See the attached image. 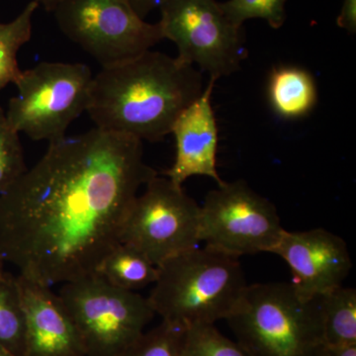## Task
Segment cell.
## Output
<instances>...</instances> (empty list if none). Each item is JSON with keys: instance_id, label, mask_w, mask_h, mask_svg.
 Wrapping results in <instances>:
<instances>
[{"instance_id": "obj_11", "label": "cell", "mask_w": 356, "mask_h": 356, "mask_svg": "<svg viewBox=\"0 0 356 356\" xmlns=\"http://www.w3.org/2000/svg\"><path fill=\"white\" fill-rule=\"evenodd\" d=\"M271 254L282 257L292 273V287L305 300L343 285L353 269L348 245L341 236L318 228L285 229Z\"/></svg>"}, {"instance_id": "obj_23", "label": "cell", "mask_w": 356, "mask_h": 356, "mask_svg": "<svg viewBox=\"0 0 356 356\" xmlns=\"http://www.w3.org/2000/svg\"><path fill=\"white\" fill-rule=\"evenodd\" d=\"M337 24L350 34H355L356 31V0H343L341 13L337 19Z\"/></svg>"}, {"instance_id": "obj_13", "label": "cell", "mask_w": 356, "mask_h": 356, "mask_svg": "<svg viewBox=\"0 0 356 356\" xmlns=\"http://www.w3.org/2000/svg\"><path fill=\"white\" fill-rule=\"evenodd\" d=\"M26 318L24 356H86L83 343L58 294L17 275Z\"/></svg>"}, {"instance_id": "obj_12", "label": "cell", "mask_w": 356, "mask_h": 356, "mask_svg": "<svg viewBox=\"0 0 356 356\" xmlns=\"http://www.w3.org/2000/svg\"><path fill=\"white\" fill-rule=\"evenodd\" d=\"M215 83L216 81L210 79L201 95L173 124L170 134L175 139V159L165 175L178 186L196 175L212 178L218 185L225 182L217 170L219 135L211 99Z\"/></svg>"}, {"instance_id": "obj_7", "label": "cell", "mask_w": 356, "mask_h": 356, "mask_svg": "<svg viewBox=\"0 0 356 356\" xmlns=\"http://www.w3.org/2000/svg\"><path fill=\"white\" fill-rule=\"evenodd\" d=\"M163 39L177 44V58L197 65L210 79L228 76L248 57L243 27L234 25L215 0H163L159 6Z\"/></svg>"}, {"instance_id": "obj_5", "label": "cell", "mask_w": 356, "mask_h": 356, "mask_svg": "<svg viewBox=\"0 0 356 356\" xmlns=\"http://www.w3.org/2000/svg\"><path fill=\"white\" fill-rule=\"evenodd\" d=\"M86 356H119L144 334L156 314L147 298L93 273L62 284L58 293Z\"/></svg>"}, {"instance_id": "obj_28", "label": "cell", "mask_w": 356, "mask_h": 356, "mask_svg": "<svg viewBox=\"0 0 356 356\" xmlns=\"http://www.w3.org/2000/svg\"><path fill=\"white\" fill-rule=\"evenodd\" d=\"M3 264L4 261H2L1 257H0V273H3Z\"/></svg>"}, {"instance_id": "obj_16", "label": "cell", "mask_w": 356, "mask_h": 356, "mask_svg": "<svg viewBox=\"0 0 356 356\" xmlns=\"http://www.w3.org/2000/svg\"><path fill=\"white\" fill-rule=\"evenodd\" d=\"M96 273L114 286L136 291L156 282L158 267L137 248L120 243L103 259Z\"/></svg>"}, {"instance_id": "obj_20", "label": "cell", "mask_w": 356, "mask_h": 356, "mask_svg": "<svg viewBox=\"0 0 356 356\" xmlns=\"http://www.w3.org/2000/svg\"><path fill=\"white\" fill-rule=\"evenodd\" d=\"M184 330L161 322L119 356H184Z\"/></svg>"}, {"instance_id": "obj_24", "label": "cell", "mask_w": 356, "mask_h": 356, "mask_svg": "<svg viewBox=\"0 0 356 356\" xmlns=\"http://www.w3.org/2000/svg\"><path fill=\"white\" fill-rule=\"evenodd\" d=\"M315 356H356V344L353 346H327L322 343Z\"/></svg>"}, {"instance_id": "obj_18", "label": "cell", "mask_w": 356, "mask_h": 356, "mask_svg": "<svg viewBox=\"0 0 356 356\" xmlns=\"http://www.w3.org/2000/svg\"><path fill=\"white\" fill-rule=\"evenodd\" d=\"M38 7V2L32 0L15 19L0 23V90L15 83L22 72L18 65V51L31 39L33 16Z\"/></svg>"}, {"instance_id": "obj_3", "label": "cell", "mask_w": 356, "mask_h": 356, "mask_svg": "<svg viewBox=\"0 0 356 356\" xmlns=\"http://www.w3.org/2000/svg\"><path fill=\"white\" fill-rule=\"evenodd\" d=\"M153 285L154 314L182 329L227 320L248 287L238 259L206 245L161 264Z\"/></svg>"}, {"instance_id": "obj_21", "label": "cell", "mask_w": 356, "mask_h": 356, "mask_svg": "<svg viewBox=\"0 0 356 356\" xmlns=\"http://www.w3.org/2000/svg\"><path fill=\"white\" fill-rule=\"evenodd\" d=\"M27 170L19 133L16 132L0 106V195Z\"/></svg>"}, {"instance_id": "obj_19", "label": "cell", "mask_w": 356, "mask_h": 356, "mask_svg": "<svg viewBox=\"0 0 356 356\" xmlns=\"http://www.w3.org/2000/svg\"><path fill=\"white\" fill-rule=\"evenodd\" d=\"M184 356H250L238 341L221 334L215 325L184 330Z\"/></svg>"}, {"instance_id": "obj_14", "label": "cell", "mask_w": 356, "mask_h": 356, "mask_svg": "<svg viewBox=\"0 0 356 356\" xmlns=\"http://www.w3.org/2000/svg\"><path fill=\"white\" fill-rule=\"evenodd\" d=\"M267 96L274 113L286 120H296L315 108L317 84L308 70L296 65H280L269 74Z\"/></svg>"}, {"instance_id": "obj_17", "label": "cell", "mask_w": 356, "mask_h": 356, "mask_svg": "<svg viewBox=\"0 0 356 356\" xmlns=\"http://www.w3.org/2000/svg\"><path fill=\"white\" fill-rule=\"evenodd\" d=\"M0 346L14 356H24L26 318L17 276L0 273Z\"/></svg>"}, {"instance_id": "obj_10", "label": "cell", "mask_w": 356, "mask_h": 356, "mask_svg": "<svg viewBox=\"0 0 356 356\" xmlns=\"http://www.w3.org/2000/svg\"><path fill=\"white\" fill-rule=\"evenodd\" d=\"M284 231L275 206L243 180L218 185L200 206L201 243L236 259L271 254Z\"/></svg>"}, {"instance_id": "obj_22", "label": "cell", "mask_w": 356, "mask_h": 356, "mask_svg": "<svg viewBox=\"0 0 356 356\" xmlns=\"http://www.w3.org/2000/svg\"><path fill=\"white\" fill-rule=\"evenodd\" d=\"M287 0H228L220 3L228 19L238 27H243L248 19L261 18L273 29H280L286 19L285 3Z\"/></svg>"}, {"instance_id": "obj_15", "label": "cell", "mask_w": 356, "mask_h": 356, "mask_svg": "<svg viewBox=\"0 0 356 356\" xmlns=\"http://www.w3.org/2000/svg\"><path fill=\"white\" fill-rule=\"evenodd\" d=\"M323 343L327 346L356 344V290L334 288L318 297Z\"/></svg>"}, {"instance_id": "obj_27", "label": "cell", "mask_w": 356, "mask_h": 356, "mask_svg": "<svg viewBox=\"0 0 356 356\" xmlns=\"http://www.w3.org/2000/svg\"><path fill=\"white\" fill-rule=\"evenodd\" d=\"M0 356H14V355H11V353H8V351H7L6 350V348H2V346H0Z\"/></svg>"}, {"instance_id": "obj_2", "label": "cell", "mask_w": 356, "mask_h": 356, "mask_svg": "<svg viewBox=\"0 0 356 356\" xmlns=\"http://www.w3.org/2000/svg\"><path fill=\"white\" fill-rule=\"evenodd\" d=\"M200 70L161 51H145L93 76L86 113L95 128L154 143L203 92Z\"/></svg>"}, {"instance_id": "obj_6", "label": "cell", "mask_w": 356, "mask_h": 356, "mask_svg": "<svg viewBox=\"0 0 356 356\" xmlns=\"http://www.w3.org/2000/svg\"><path fill=\"white\" fill-rule=\"evenodd\" d=\"M92 81L90 67L81 63L43 62L22 70L7 120L33 140L64 139L70 124L88 110Z\"/></svg>"}, {"instance_id": "obj_26", "label": "cell", "mask_w": 356, "mask_h": 356, "mask_svg": "<svg viewBox=\"0 0 356 356\" xmlns=\"http://www.w3.org/2000/svg\"><path fill=\"white\" fill-rule=\"evenodd\" d=\"M36 1L38 2L39 6L41 4L47 11L54 13L63 0H36Z\"/></svg>"}, {"instance_id": "obj_9", "label": "cell", "mask_w": 356, "mask_h": 356, "mask_svg": "<svg viewBox=\"0 0 356 356\" xmlns=\"http://www.w3.org/2000/svg\"><path fill=\"white\" fill-rule=\"evenodd\" d=\"M144 188L129 210L120 241L158 267L200 245V206L165 177L156 175Z\"/></svg>"}, {"instance_id": "obj_8", "label": "cell", "mask_w": 356, "mask_h": 356, "mask_svg": "<svg viewBox=\"0 0 356 356\" xmlns=\"http://www.w3.org/2000/svg\"><path fill=\"white\" fill-rule=\"evenodd\" d=\"M60 31L102 67L142 55L163 40L127 0H63L53 13Z\"/></svg>"}, {"instance_id": "obj_25", "label": "cell", "mask_w": 356, "mask_h": 356, "mask_svg": "<svg viewBox=\"0 0 356 356\" xmlns=\"http://www.w3.org/2000/svg\"><path fill=\"white\" fill-rule=\"evenodd\" d=\"M127 1L138 15L145 19L151 11L154 8H159L163 0H127Z\"/></svg>"}, {"instance_id": "obj_1", "label": "cell", "mask_w": 356, "mask_h": 356, "mask_svg": "<svg viewBox=\"0 0 356 356\" xmlns=\"http://www.w3.org/2000/svg\"><path fill=\"white\" fill-rule=\"evenodd\" d=\"M156 175L131 136L93 128L51 143L0 195V257L48 286L97 273Z\"/></svg>"}, {"instance_id": "obj_4", "label": "cell", "mask_w": 356, "mask_h": 356, "mask_svg": "<svg viewBox=\"0 0 356 356\" xmlns=\"http://www.w3.org/2000/svg\"><path fill=\"white\" fill-rule=\"evenodd\" d=\"M227 321L250 356H315L323 343L318 299L302 298L291 283L248 285Z\"/></svg>"}]
</instances>
